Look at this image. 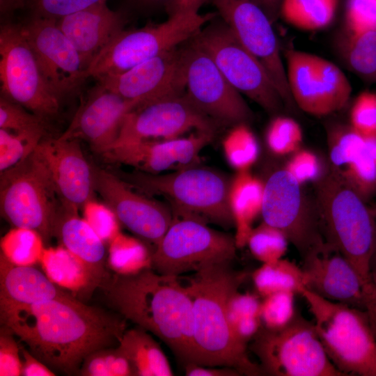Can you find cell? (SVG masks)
Returning a JSON list of instances; mask_svg holds the SVG:
<instances>
[{"label":"cell","mask_w":376,"mask_h":376,"mask_svg":"<svg viewBox=\"0 0 376 376\" xmlns=\"http://www.w3.org/2000/svg\"><path fill=\"white\" fill-rule=\"evenodd\" d=\"M33 265H19L0 255V306L31 305L68 295Z\"/></svg>","instance_id":"484cf974"},{"label":"cell","mask_w":376,"mask_h":376,"mask_svg":"<svg viewBox=\"0 0 376 376\" xmlns=\"http://www.w3.org/2000/svg\"><path fill=\"white\" fill-rule=\"evenodd\" d=\"M185 94L219 125L247 123L253 113L210 56L191 38L182 45Z\"/></svg>","instance_id":"4fadbf2b"},{"label":"cell","mask_w":376,"mask_h":376,"mask_svg":"<svg viewBox=\"0 0 376 376\" xmlns=\"http://www.w3.org/2000/svg\"><path fill=\"white\" fill-rule=\"evenodd\" d=\"M264 8L269 17L274 22L279 15L280 6L282 0H258Z\"/></svg>","instance_id":"94428289"},{"label":"cell","mask_w":376,"mask_h":376,"mask_svg":"<svg viewBox=\"0 0 376 376\" xmlns=\"http://www.w3.org/2000/svg\"><path fill=\"white\" fill-rule=\"evenodd\" d=\"M302 259L306 289L327 299L363 310L362 281L337 249L324 241Z\"/></svg>","instance_id":"cb8c5ba5"},{"label":"cell","mask_w":376,"mask_h":376,"mask_svg":"<svg viewBox=\"0 0 376 376\" xmlns=\"http://www.w3.org/2000/svg\"><path fill=\"white\" fill-rule=\"evenodd\" d=\"M217 16L216 13H179L162 23L123 29L91 63L87 77L97 80L124 72L188 41Z\"/></svg>","instance_id":"52a82bcc"},{"label":"cell","mask_w":376,"mask_h":376,"mask_svg":"<svg viewBox=\"0 0 376 376\" xmlns=\"http://www.w3.org/2000/svg\"><path fill=\"white\" fill-rule=\"evenodd\" d=\"M344 182L365 202L376 195V135L366 136L361 155L343 169Z\"/></svg>","instance_id":"e575fe53"},{"label":"cell","mask_w":376,"mask_h":376,"mask_svg":"<svg viewBox=\"0 0 376 376\" xmlns=\"http://www.w3.org/2000/svg\"><path fill=\"white\" fill-rule=\"evenodd\" d=\"M338 0H282L279 15L290 25L304 31H318L334 19Z\"/></svg>","instance_id":"836d02e7"},{"label":"cell","mask_w":376,"mask_h":376,"mask_svg":"<svg viewBox=\"0 0 376 376\" xmlns=\"http://www.w3.org/2000/svg\"><path fill=\"white\" fill-rule=\"evenodd\" d=\"M265 182L249 171L237 172L231 178L228 203L234 221L237 248L246 245L253 223L261 214Z\"/></svg>","instance_id":"f1b7e54d"},{"label":"cell","mask_w":376,"mask_h":376,"mask_svg":"<svg viewBox=\"0 0 376 376\" xmlns=\"http://www.w3.org/2000/svg\"><path fill=\"white\" fill-rule=\"evenodd\" d=\"M182 45L124 72L100 78L97 82L140 106L183 93L185 84Z\"/></svg>","instance_id":"ffe728a7"},{"label":"cell","mask_w":376,"mask_h":376,"mask_svg":"<svg viewBox=\"0 0 376 376\" xmlns=\"http://www.w3.org/2000/svg\"><path fill=\"white\" fill-rule=\"evenodd\" d=\"M43 272L56 285L75 297H87L107 279L61 245L45 249L40 260Z\"/></svg>","instance_id":"83f0119b"},{"label":"cell","mask_w":376,"mask_h":376,"mask_svg":"<svg viewBox=\"0 0 376 376\" xmlns=\"http://www.w3.org/2000/svg\"><path fill=\"white\" fill-rule=\"evenodd\" d=\"M153 253L144 240L120 232L108 244L107 264L116 274L134 275L152 268Z\"/></svg>","instance_id":"1f68e13d"},{"label":"cell","mask_w":376,"mask_h":376,"mask_svg":"<svg viewBox=\"0 0 376 376\" xmlns=\"http://www.w3.org/2000/svg\"><path fill=\"white\" fill-rule=\"evenodd\" d=\"M230 263L205 266L184 284L192 302L195 363L230 367L241 375H263L260 365L249 357L247 345L235 337L228 324V300L246 279Z\"/></svg>","instance_id":"3957f363"},{"label":"cell","mask_w":376,"mask_h":376,"mask_svg":"<svg viewBox=\"0 0 376 376\" xmlns=\"http://www.w3.org/2000/svg\"><path fill=\"white\" fill-rule=\"evenodd\" d=\"M192 39L212 58L227 81L270 113L284 102L260 61L235 37L218 15Z\"/></svg>","instance_id":"8fae6325"},{"label":"cell","mask_w":376,"mask_h":376,"mask_svg":"<svg viewBox=\"0 0 376 376\" xmlns=\"http://www.w3.org/2000/svg\"><path fill=\"white\" fill-rule=\"evenodd\" d=\"M78 211L62 203L54 223L53 237L108 280L110 277L105 268L107 245Z\"/></svg>","instance_id":"4316f807"},{"label":"cell","mask_w":376,"mask_h":376,"mask_svg":"<svg viewBox=\"0 0 376 376\" xmlns=\"http://www.w3.org/2000/svg\"><path fill=\"white\" fill-rule=\"evenodd\" d=\"M261 301L251 293H242L236 290L229 297L227 303V318L230 327L239 320L259 316Z\"/></svg>","instance_id":"816d5d0a"},{"label":"cell","mask_w":376,"mask_h":376,"mask_svg":"<svg viewBox=\"0 0 376 376\" xmlns=\"http://www.w3.org/2000/svg\"><path fill=\"white\" fill-rule=\"evenodd\" d=\"M139 106L97 82L88 91L68 127L59 137L83 140L102 155L116 142L127 114Z\"/></svg>","instance_id":"44dd1931"},{"label":"cell","mask_w":376,"mask_h":376,"mask_svg":"<svg viewBox=\"0 0 376 376\" xmlns=\"http://www.w3.org/2000/svg\"><path fill=\"white\" fill-rule=\"evenodd\" d=\"M45 243L37 231L13 227L1 239V253L14 264L34 265L40 263Z\"/></svg>","instance_id":"8d00e7d4"},{"label":"cell","mask_w":376,"mask_h":376,"mask_svg":"<svg viewBox=\"0 0 376 376\" xmlns=\"http://www.w3.org/2000/svg\"><path fill=\"white\" fill-rule=\"evenodd\" d=\"M15 334L6 325L0 329V375H21L22 360L21 347L14 337Z\"/></svg>","instance_id":"681fc988"},{"label":"cell","mask_w":376,"mask_h":376,"mask_svg":"<svg viewBox=\"0 0 376 376\" xmlns=\"http://www.w3.org/2000/svg\"><path fill=\"white\" fill-rule=\"evenodd\" d=\"M25 9V0H0V14L3 23L12 22L16 12Z\"/></svg>","instance_id":"91938a15"},{"label":"cell","mask_w":376,"mask_h":376,"mask_svg":"<svg viewBox=\"0 0 376 376\" xmlns=\"http://www.w3.org/2000/svg\"><path fill=\"white\" fill-rule=\"evenodd\" d=\"M250 349L258 359L263 375L343 376L328 358L313 322L298 313L281 329L262 326Z\"/></svg>","instance_id":"9c48e42d"},{"label":"cell","mask_w":376,"mask_h":376,"mask_svg":"<svg viewBox=\"0 0 376 376\" xmlns=\"http://www.w3.org/2000/svg\"><path fill=\"white\" fill-rule=\"evenodd\" d=\"M339 52L347 68L367 83L376 82V29H345Z\"/></svg>","instance_id":"4dcf8cb0"},{"label":"cell","mask_w":376,"mask_h":376,"mask_svg":"<svg viewBox=\"0 0 376 376\" xmlns=\"http://www.w3.org/2000/svg\"><path fill=\"white\" fill-rule=\"evenodd\" d=\"M22 376H54V373L45 363L40 361L30 350L21 347Z\"/></svg>","instance_id":"f5cc1de1"},{"label":"cell","mask_w":376,"mask_h":376,"mask_svg":"<svg viewBox=\"0 0 376 376\" xmlns=\"http://www.w3.org/2000/svg\"><path fill=\"white\" fill-rule=\"evenodd\" d=\"M368 318H369V320H370L373 331V332L375 334V336L376 337V320H375L373 318H369V317H368Z\"/></svg>","instance_id":"be15d7a7"},{"label":"cell","mask_w":376,"mask_h":376,"mask_svg":"<svg viewBox=\"0 0 376 376\" xmlns=\"http://www.w3.org/2000/svg\"><path fill=\"white\" fill-rule=\"evenodd\" d=\"M237 249L234 236L212 228L200 219L173 215L154 250L152 269L179 277L209 265L231 263Z\"/></svg>","instance_id":"30bf717a"},{"label":"cell","mask_w":376,"mask_h":376,"mask_svg":"<svg viewBox=\"0 0 376 376\" xmlns=\"http://www.w3.org/2000/svg\"><path fill=\"white\" fill-rule=\"evenodd\" d=\"M285 57L289 91L294 104L303 111L323 116L347 103L352 86L336 64L297 49H288Z\"/></svg>","instance_id":"5bb4252c"},{"label":"cell","mask_w":376,"mask_h":376,"mask_svg":"<svg viewBox=\"0 0 376 376\" xmlns=\"http://www.w3.org/2000/svg\"><path fill=\"white\" fill-rule=\"evenodd\" d=\"M93 169L95 191L120 224L155 249L173 221L172 210L134 191L117 174L95 166Z\"/></svg>","instance_id":"d6986e66"},{"label":"cell","mask_w":376,"mask_h":376,"mask_svg":"<svg viewBox=\"0 0 376 376\" xmlns=\"http://www.w3.org/2000/svg\"><path fill=\"white\" fill-rule=\"evenodd\" d=\"M118 347L127 358L133 376H172L169 361L158 343L141 327L126 329Z\"/></svg>","instance_id":"f546056e"},{"label":"cell","mask_w":376,"mask_h":376,"mask_svg":"<svg viewBox=\"0 0 376 376\" xmlns=\"http://www.w3.org/2000/svg\"><path fill=\"white\" fill-rule=\"evenodd\" d=\"M187 376H237L241 374L235 369L226 366H207L195 363L184 366Z\"/></svg>","instance_id":"11a10c76"},{"label":"cell","mask_w":376,"mask_h":376,"mask_svg":"<svg viewBox=\"0 0 376 376\" xmlns=\"http://www.w3.org/2000/svg\"><path fill=\"white\" fill-rule=\"evenodd\" d=\"M78 373L82 376H133L127 358L118 346L101 348L89 354Z\"/></svg>","instance_id":"ab89813d"},{"label":"cell","mask_w":376,"mask_h":376,"mask_svg":"<svg viewBox=\"0 0 376 376\" xmlns=\"http://www.w3.org/2000/svg\"><path fill=\"white\" fill-rule=\"evenodd\" d=\"M265 139L267 148L273 155H290L301 148L302 130L294 119L276 116L267 127Z\"/></svg>","instance_id":"b9f144b4"},{"label":"cell","mask_w":376,"mask_h":376,"mask_svg":"<svg viewBox=\"0 0 376 376\" xmlns=\"http://www.w3.org/2000/svg\"><path fill=\"white\" fill-rule=\"evenodd\" d=\"M237 40L263 65L284 104H294L272 22L258 0H210Z\"/></svg>","instance_id":"2e32d148"},{"label":"cell","mask_w":376,"mask_h":376,"mask_svg":"<svg viewBox=\"0 0 376 376\" xmlns=\"http://www.w3.org/2000/svg\"><path fill=\"white\" fill-rule=\"evenodd\" d=\"M316 182L315 205L325 242L352 265L363 285L376 249V215L332 167Z\"/></svg>","instance_id":"277c9868"},{"label":"cell","mask_w":376,"mask_h":376,"mask_svg":"<svg viewBox=\"0 0 376 376\" xmlns=\"http://www.w3.org/2000/svg\"><path fill=\"white\" fill-rule=\"evenodd\" d=\"M345 19L349 30L376 29V0H347Z\"/></svg>","instance_id":"f907efd6"},{"label":"cell","mask_w":376,"mask_h":376,"mask_svg":"<svg viewBox=\"0 0 376 376\" xmlns=\"http://www.w3.org/2000/svg\"><path fill=\"white\" fill-rule=\"evenodd\" d=\"M1 95L47 120L57 116L60 98L48 87L19 24L0 31Z\"/></svg>","instance_id":"7c38bea8"},{"label":"cell","mask_w":376,"mask_h":376,"mask_svg":"<svg viewBox=\"0 0 376 376\" xmlns=\"http://www.w3.org/2000/svg\"><path fill=\"white\" fill-rule=\"evenodd\" d=\"M295 295L291 292H279L263 297L260 308L262 326L279 330L288 326L297 315Z\"/></svg>","instance_id":"7bdbcfd3"},{"label":"cell","mask_w":376,"mask_h":376,"mask_svg":"<svg viewBox=\"0 0 376 376\" xmlns=\"http://www.w3.org/2000/svg\"><path fill=\"white\" fill-rule=\"evenodd\" d=\"M260 215L263 221L283 232L301 258L324 242L315 203L283 168L273 172L265 182Z\"/></svg>","instance_id":"9a60e30c"},{"label":"cell","mask_w":376,"mask_h":376,"mask_svg":"<svg viewBox=\"0 0 376 376\" xmlns=\"http://www.w3.org/2000/svg\"><path fill=\"white\" fill-rule=\"evenodd\" d=\"M56 21L29 15L19 24L45 81L60 98L75 92L88 77L80 54Z\"/></svg>","instance_id":"ac0fdd59"},{"label":"cell","mask_w":376,"mask_h":376,"mask_svg":"<svg viewBox=\"0 0 376 376\" xmlns=\"http://www.w3.org/2000/svg\"><path fill=\"white\" fill-rule=\"evenodd\" d=\"M331 362L343 376H376V337L366 312L323 298L304 288L301 292Z\"/></svg>","instance_id":"8992f818"},{"label":"cell","mask_w":376,"mask_h":376,"mask_svg":"<svg viewBox=\"0 0 376 376\" xmlns=\"http://www.w3.org/2000/svg\"><path fill=\"white\" fill-rule=\"evenodd\" d=\"M102 288L120 315L158 337L183 366L195 363L192 302L178 276L150 268L114 274Z\"/></svg>","instance_id":"7a4b0ae2"},{"label":"cell","mask_w":376,"mask_h":376,"mask_svg":"<svg viewBox=\"0 0 376 376\" xmlns=\"http://www.w3.org/2000/svg\"><path fill=\"white\" fill-rule=\"evenodd\" d=\"M81 210L83 218L106 245L120 233L117 216L104 202H100L94 197L86 202Z\"/></svg>","instance_id":"f6af8a7d"},{"label":"cell","mask_w":376,"mask_h":376,"mask_svg":"<svg viewBox=\"0 0 376 376\" xmlns=\"http://www.w3.org/2000/svg\"><path fill=\"white\" fill-rule=\"evenodd\" d=\"M283 169L301 185L317 182L324 174L319 157L313 151L301 148L290 155Z\"/></svg>","instance_id":"7dc6e473"},{"label":"cell","mask_w":376,"mask_h":376,"mask_svg":"<svg viewBox=\"0 0 376 376\" xmlns=\"http://www.w3.org/2000/svg\"><path fill=\"white\" fill-rule=\"evenodd\" d=\"M79 141L44 138L36 149L62 203L79 210L96 192L93 166L85 157Z\"/></svg>","instance_id":"603a6c76"},{"label":"cell","mask_w":376,"mask_h":376,"mask_svg":"<svg viewBox=\"0 0 376 376\" xmlns=\"http://www.w3.org/2000/svg\"><path fill=\"white\" fill-rule=\"evenodd\" d=\"M222 148L227 162L237 172L249 171L260 152L257 138L246 123L232 126L222 141Z\"/></svg>","instance_id":"d590c367"},{"label":"cell","mask_w":376,"mask_h":376,"mask_svg":"<svg viewBox=\"0 0 376 376\" xmlns=\"http://www.w3.org/2000/svg\"><path fill=\"white\" fill-rule=\"evenodd\" d=\"M1 322L49 367L78 373L91 352L119 343L126 330L121 315L90 306L68 294L31 305L0 306Z\"/></svg>","instance_id":"6da1fadb"},{"label":"cell","mask_w":376,"mask_h":376,"mask_svg":"<svg viewBox=\"0 0 376 376\" xmlns=\"http://www.w3.org/2000/svg\"><path fill=\"white\" fill-rule=\"evenodd\" d=\"M46 120L1 95L0 128L14 132H44Z\"/></svg>","instance_id":"ee69618b"},{"label":"cell","mask_w":376,"mask_h":376,"mask_svg":"<svg viewBox=\"0 0 376 376\" xmlns=\"http://www.w3.org/2000/svg\"><path fill=\"white\" fill-rule=\"evenodd\" d=\"M363 310L369 318L376 320V277L369 276L363 285Z\"/></svg>","instance_id":"9f6ffc18"},{"label":"cell","mask_w":376,"mask_h":376,"mask_svg":"<svg viewBox=\"0 0 376 376\" xmlns=\"http://www.w3.org/2000/svg\"><path fill=\"white\" fill-rule=\"evenodd\" d=\"M170 0H125L126 8H123L128 13L134 9L140 11L153 10L160 8H166Z\"/></svg>","instance_id":"680465c9"},{"label":"cell","mask_w":376,"mask_h":376,"mask_svg":"<svg viewBox=\"0 0 376 376\" xmlns=\"http://www.w3.org/2000/svg\"><path fill=\"white\" fill-rule=\"evenodd\" d=\"M370 276L376 277V249L370 263Z\"/></svg>","instance_id":"6125c7cd"},{"label":"cell","mask_w":376,"mask_h":376,"mask_svg":"<svg viewBox=\"0 0 376 376\" xmlns=\"http://www.w3.org/2000/svg\"><path fill=\"white\" fill-rule=\"evenodd\" d=\"M262 327L259 316L242 318L235 322L231 329L235 337L242 343L247 345L259 331Z\"/></svg>","instance_id":"db71d44e"},{"label":"cell","mask_w":376,"mask_h":376,"mask_svg":"<svg viewBox=\"0 0 376 376\" xmlns=\"http://www.w3.org/2000/svg\"><path fill=\"white\" fill-rule=\"evenodd\" d=\"M62 205L45 163L35 151L0 173V211L13 227L37 231L47 242Z\"/></svg>","instance_id":"ba28073f"},{"label":"cell","mask_w":376,"mask_h":376,"mask_svg":"<svg viewBox=\"0 0 376 376\" xmlns=\"http://www.w3.org/2000/svg\"><path fill=\"white\" fill-rule=\"evenodd\" d=\"M366 136L350 125H338L329 135V152L332 167H345L363 152Z\"/></svg>","instance_id":"f35d334b"},{"label":"cell","mask_w":376,"mask_h":376,"mask_svg":"<svg viewBox=\"0 0 376 376\" xmlns=\"http://www.w3.org/2000/svg\"><path fill=\"white\" fill-rule=\"evenodd\" d=\"M117 175L141 193L165 197L175 216L194 217L225 229L234 226L228 203L231 178L224 173L193 165L166 173L134 171Z\"/></svg>","instance_id":"5b68a950"},{"label":"cell","mask_w":376,"mask_h":376,"mask_svg":"<svg viewBox=\"0 0 376 376\" xmlns=\"http://www.w3.org/2000/svg\"><path fill=\"white\" fill-rule=\"evenodd\" d=\"M288 243L283 232L263 221L253 228L246 245L256 259L262 263H268L283 258Z\"/></svg>","instance_id":"74e56055"},{"label":"cell","mask_w":376,"mask_h":376,"mask_svg":"<svg viewBox=\"0 0 376 376\" xmlns=\"http://www.w3.org/2000/svg\"><path fill=\"white\" fill-rule=\"evenodd\" d=\"M127 12L113 10L101 2L65 16L57 26L80 54L85 68L124 29Z\"/></svg>","instance_id":"d4e9b609"},{"label":"cell","mask_w":376,"mask_h":376,"mask_svg":"<svg viewBox=\"0 0 376 376\" xmlns=\"http://www.w3.org/2000/svg\"><path fill=\"white\" fill-rule=\"evenodd\" d=\"M107 0H25L29 15L58 20Z\"/></svg>","instance_id":"bcb514c9"},{"label":"cell","mask_w":376,"mask_h":376,"mask_svg":"<svg viewBox=\"0 0 376 376\" xmlns=\"http://www.w3.org/2000/svg\"><path fill=\"white\" fill-rule=\"evenodd\" d=\"M219 125L200 111L185 92L146 103L129 112L112 147L142 140L175 139L189 131L215 134Z\"/></svg>","instance_id":"e0dca14e"},{"label":"cell","mask_w":376,"mask_h":376,"mask_svg":"<svg viewBox=\"0 0 376 376\" xmlns=\"http://www.w3.org/2000/svg\"><path fill=\"white\" fill-rule=\"evenodd\" d=\"M214 134L193 132L171 139L142 140L111 148L101 155L108 162L132 166L141 172L159 174L196 165Z\"/></svg>","instance_id":"7402d4cb"},{"label":"cell","mask_w":376,"mask_h":376,"mask_svg":"<svg viewBox=\"0 0 376 376\" xmlns=\"http://www.w3.org/2000/svg\"><path fill=\"white\" fill-rule=\"evenodd\" d=\"M350 125L365 136L376 135V93L364 91L355 99L350 113Z\"/></svg>","instance_id":"c3c4849f"},{"label":"cell","mask_w":376,"mask_h":376,"mask_svg":"<svg viewBox=\"0 0 376 376\" xmlns=\"http://www.w3.org/2000/svg\"><path fill=\"white\" fill-rule=\"evenodd\" d=\"M375 198H376V195L375 196ZM373 210L374 211L375 215H376V201H375V206L373 208Z\"/></svg>","instance_id":"e7e4bbea"},{"label":"cell","mask_w":376,"mask_h":376,"mask_svg":"<svg viewBox=\"0 0 376 376\" xmlns=\"http://www.w3.org/2000/svg\"><path fill=\"white\" fill-rule=\"evenodd\" d=\"M45 134L44 132H14L0 128V173L32 154Z\"/></svg>","instance_id":"60d3db41"},{"label":"cell","mask_w":376,"mask_h":376,"mask_svg":"<svg viewBox=\"0 0 376 376\" xmlns=\"http://www.w3.org/2000/svg\"><path fill=\"white\" fill-rule=\"evenodd\" d=\"M251 278L257 292L263 297L279 292L300 295L306 288L301 267L283 258L263 263L252 273Z\"/></svg>","instance_id":"d6a6232c"},{"label":"cell","mask_w":376,"mask_h":376,"mask_svg":"<svg viewBox=\"0 0 376 376\" xmlns=\"http://www.w3.org/2000/svg\"><path fill=\"white\" fill-rule=\"evenodd\" d=\"M210 0H170L165 10L169 15L179 13H198L201 7Z\"/></svg>","instance_id":"6f0895ef"}]
</instances>
